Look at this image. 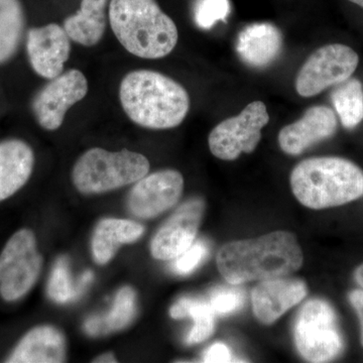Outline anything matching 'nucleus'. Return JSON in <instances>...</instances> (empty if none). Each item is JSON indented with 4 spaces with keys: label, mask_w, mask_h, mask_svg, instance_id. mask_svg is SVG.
<instances>
[{
    "label": "nucleus",
    "mask_w": 363,
    "mask_h": 363,
    "mask_svg": "<svg viewBox=\"0 0 363 363\" xmlns=\"http://www.w3.org/2000/svg\"><path fill=\"white\" fill-rule=\"evenodd\" d=\"M303 260L297 238L286 231H276L227 243L217 255V267L226 281L241 285L292 274L302 267Z\"/></svg>",
    "instance_id": "nucleus-1"
},
{
    "label": "nucleus",
    "mask_w": 363,
    "mask_h": 363,
    "mask_svg": "<svg viewBox=\"0 0 363 363\" xmlns=\"http://www.w3.org/2000/svg\"><path fill=\"white\" fill-rule=\"evenodd\" d=\"M119 99L133 123L150 130H169L183 123L190 109L187 90L173 79L150 70L126 74Z\"/></svg>",
    "instance_id": "nucleus-2"
},
{
    "label": "nucleus",
    "mask_w": 363,
    "mask_h": 363,
    "mask_svg": "<svg viewBox=\"0 0 363 363\" xmlns=\"http://www.w3.org/2000/svg\"><path fill=\"white\" fill-rule=\"evenodd\" d=\"M108 20L121 45L138 58H164L178 44L176 23L156 0H111Z\"/></svg>",
    "instance_id": "nucleus-3"
},
{
    "label": "nucleus",
    "mask_w": 363,
    "mask_h": 363,
    "mask_svg": "<svg viewBox=\"0 0 363 363\" xmlns=\"http://www.w3.org/2000/svg\"><path fill=\"white\" fill-rule=\"evenodd\" d=\"M291 186L298 201L306 207L340 206L363 196V172L341 157H313L293 169Z\"/></svg>",
    "instance_id": "nucleus-4"
},
{
    "label": "nucleus",
    "mask_w": 363,
    "mask_h": 363,
    "mask_svg": "<svg viewBox=\"0 0 363 363\" xmlns=\"http://www.w3.org/2000/svg\"><path fill=\"white\" fill-rule=\"evenodd\" d=\"M149 171V160L142 154L94 147L79 157L72 172V180L83 194H101L136 183Z\"/></svg>",
    "instance_id": "nucleus-5"
},
{
    "label": "nucleus",
    "mask_w": 363,
    "mask_h": 363,
    "mask_svg": "<svg viewBox=\"0 0 363 363\" xmlns=\"http://www.w3.org/2000/svg\"><path fill=\"white\" fill-rule=\"evenodd\" d=\"M296 345L310 362H326L337 357L343 341L336 323V315L328 303L311 300L298 315L295 327Z\"/></svg>",
    "instance_id": "nucleus-6"
},
{
    "label": "nucleus",
    "mask_w": 363,
    "mask_h": 363,
    "mask_svg": "<svg viewBox=\"0 0 363 363\" xmlns=\"http://www.w3.org/2000/svg\"><path fill=\"white\" fill-rule=\"evenodd\" d=\"M43 257L30 229H21L7 241L0 255V295L13 302L26 295L39 278Z\"/></svg>",
    "instance_id": "nucleus-7"
},
{
    "label": "nucleus",
    "mask_w": 363,
    "mask_h": 363,
    "mask_svg": "<svg viewBox=\"0 0 363 363\" xmlns=\"http://www.w3.org/2000/svg\"><path fill=\"white\" fill-rule=\"evenodd\" d=\"M266 104L253 101L238 116L219 123L210 133L208 143L212 154L223 161H234L240 154H250L262 140V130L269 123Z\"/></svg>",
    "instance_id": "nucleus-8"
},
{
    "label": "nucleus",
    "mask_w": 363,
    "mask_h": 363,
    "mask_svg": "<svg viewBox=\"0 0 363 363\" xmlns=\"http://www.w3.org/2000/svg\"><path fill=\"white\" fill-rule=\"evenodd\" d=\"M359 58L345 45L331 44L313 52L301 68L296 90L302 97L319 94L330 86L340 84L357 70Z\"/></svg>",
    "instance_id": "nucleus-9"
},
{
    "label": "nucleus",
    "mask_w": 363,
    "mask_h": 363,
    "mask_svg": "<svg viewBox=\"0 0 363 363\" xmlns=\"http://www.w3.org/2000/svg\"><path fill=\"white\" fill-rule=\"evenodd\" d=\"M88 93L84 74L77 69L51 79L33 97L32 111L38 123L45 130H57L63 124L67 111Z\"/></svg>",
    "instance_id": "nucleus-10"
},
{
    "label": "nucleus",
    "mask_w": 363,
    "mask_h": 363,
    "mask_svg": "<svg viewBox=\"0 0 363 363\" xmlns=\"http://www.w3.org/2000/svg\"><path fill=\"white\" fill-rule=\"evenodd\" d=\"M183 189L184 179L180 172H156L136 182L128 196V208L138 218H154L179 201Z\"/></svg>",
    "instance_id": "nucleus-11"
},
{
    "label": "nucleus",
    "mask_w": 363,
    "mask_h": 363,
    "mask_svg": "<svg viewBox=\"0 0 363 363\" xmlns=\"http://www.w3.org/2000/svg\"><path fill=\"white\" fill-rule=\"evenodd\" d=\"M70 40L63 26L57 23L30 28L26 33V49L35 74L49 80L61 75L70 57Z\"/></svg>",
    "instance_id": "nucleus-12"
},
{
    "label": "nucleus",
    "mask_w": 363,
    "mask_h": 363,
    "mask_svg": "<svg viewBox=\"0 0 363 363\" xmlns=\"http://www.w3.org/2000/svg\"><path fill=\"white\" fill-rule=\"evenodd\" d=\"M204 208V202L200 199L182 205L152 238V257L159 260L175 259L187 250L194 243Z\"/></svg>",
    "instance_id": "nucleus-13"
},
{
    "label": "nucleus",
    "mask_w": 363,
    "mask_h": 363,
    "mask_svg": "<svg viewBox=\"0 0 363 363\" xmlns=\"http://www.w3.org/2000/svg\"><path fill=\"white\" fill-rule=\"evenodd\" d=\"M337 118L332 109L313 106L302 118L279 131V147L286 154L298 156L315 143L331 138L337 130Z\"/></svg>",
    "instance_id": "nucleus-14"
},
{
    "label": "nucleus",
    "mask_w": 363,
    "mask_h": 363,
    "mask_svg": "<svg viewBox=\"0 0 363 363\" xmlns=\"http://www.w3.org/2000/svg\"><path fill=\"white\" fill-rule=\"evenodd\" d=\"M307 295V286L298 279H269L255 286L252 301L255 317L271 325Z\"/></svg>",
    "instance_id": "nucleus-15"
},
{
    "label": "nucleus",
    "mask_w": 363,
    "mask_h": 363,
    "mask_svg": "<svg viewBox=\"0 0 363 363\" xmlns=\"http://www.w3.org/2000/svg\"><path fill=\"white\" fill-rule=\"evenodd\" d=\"M65 359V337L58 329L45 325L28 332L6 362L60 363Z\"/></svg>",
    "instance_id": "nucleus-16"
},
{
    "label": "nucleus",
    "mask_w": 363,
    "mask_h": 363,
    "mask_svg": "<svg viewBox=\"0 0 363 363\" xmlns=\"http://www.w3.org/2000/svg\"><path fill=\"white\" fill-rule=\"evenodd\" d=\"M283 49V35L271 23L247 26L238 35L236 50L241 60L253 68H264L276 61Z\"/></svg>",
    "instance_id": "nucleus-17"
},
{
    "label": "nucleus",
    "mask_w": 363,
    "mask_h": 363,
    "mask_svg": "<svg viewBox=\"0 0 363 363\" xmlns=\"http://www.w3.org/2000/svg\"><path fill=\"white\" fill-rule=\"evenodd\" d=\"M35 155L21 140L0 143V202L9 199L26 185L32 176Z\"/></svg>",
    "instance_id": "nucleus-18"
},
{
    "label": "nucleus",
    "mask_w": 363,
    "mask_h": 363,
    "mask_svg": "<svg viewBox=\"0 0 363 363\" xmlns=\"http://www.w3.org/2000/svg\"><path fill=\"white\" fill-rule=\"evenodd\" d=\"M109 0H82L80 9L64 21V30L73 42L93 47L104 38Z\"/></svg>",
    "instance_id": "nucleus-19"
},
{
    "label": "nucleus",
    "mask_w": 363,
    "mask_h": 363,
    "mask_svg": "<svg viewBox=\"0 0 363 363\" xmlns=\"http://www.w3.org/2000/svg\"><path fill=\"white\" fill-rule=\"evenodd\" d=\"M145 233V227L125 219L107 218L98 223L92 238L93 257L98 264H106L125 243L135 242Z\"/></svg>",
    "instance_id": "nucleus-20"
},
{
    "label": "nucleus",
    "mask_w": 363,
    "mask_h": 363,
    "mask_svg": "<svg viewBox=\"0 0 363 363\" xmlns=\"http://www.w3.org/2000/svg\"><path fill=\"white\" fill-rule=\"evenodd\" d=\"M26 30V13L21 0H0V66L16 56Z\"/></svg>",
    "instance_id": "nucleus-21"
},
{
    "label": "nucleus",
    "mask_w": 363,
    "mask_h": 363,
    "mask_svg": "<svg viewBox=\"0 0 363 363\" xmlns=\"http://www.w3.org/2000/svg\"><path fill=\"white\" fill-rule=\"evenodd\" d=\"M135 314V292L130 286H124L116 294L111 312L105 316L89 318L84 328L91 336L111 333L128 326Z\"/></svg>",
    "instance_id": "nucleus-22"
},
{
    "label": "nucleus",
    "mask_w": 363,
    "mask_h": 363,
    "mask_svg": "<svg viewBox=\"0 0 363 363\" xmlns=\"http://www.w3.org/2000/svg\"><path fill=\"white\" fill-rule=\"evenodd\" d=\"M169 315L174 319L191 317L194 320V326L186 338L188 344L203 342L213 333L214 317L216 314L212 310L209 302L193 298H183L171 308Z\"/></svg>",
    "instance_id": "nucleus-23"
},
{
    "label": "nucleus",
    "mask_w": 363,
    "mask_h": 363,
    "mask_svg": "<svg viewBox=\"0 0 363 363\" xmlns=\"http://www.w3.org/2000/svg\"><path fill=\"white\" fill-rule=\"evenodd\" d=\"M332 102L344 128H354L363 121V86L357 79H347L332 93Z\"/></svg>",
    "instance_id": "nucleus-24"
},
{
    "label": "nucleus",
    "mask_w": 363,
    "mask_h": 363,
    "mask_svg": "<svg viewBox=\"0 0 363 363\" xmlns=\"http://www.w3.org/2000/svg\"><path fill=\"white\" fill-rule=\"evenodd\" d=\"M48 295L55 302L65 304L79 297L77 285H74L69 272L68 259L60 257L52 269L48 284Z\"/></svg>",
    "instance_id": "nucleus-25"
},
{
    "label": "nucleus",
    "mask_w": 363,
    "mask_h": 363,
    "mask_svg": "<svg viewBox=\"0 0 363 363\" xmlns=\"http://www.w3.org/2000/svg\"><path fill=\"white\" fill-rule=\"evenodd\" d=\"M229 13V0H197L194 9V20L200 28L209 30L213 28L217 21H225Z\"/></svg>",
    "instance_id": "nucleus-26"
},
{
    "label": "nucleus",
    "mask_w": 363,
    "mask_h": 363,
    "mask_svg": "<svg viewBox=\"0 0 363 363\" xmlns=\"http://www.w3.org/2000/svg\"><path fill=\"white\" fill-rule=\"evenodd\" d=\"M209 253V247L204 240L193 243L187 250L179 255L172 264V269L181 276L191 274L204 262Z\"/></svg>",
    "instance_id": "nucleus-27"
},
{
    "label": "nucleus",
    "mask_w": 363,
    "mask_h": 363,
    "mask_svg": "<svg viewBox=\"0 0 363 363\" xmlns=\"http://www.w3.org/2000/svg\"><path fill=\"white\" fill-rule=\"evenodd\" d=\"M245 303L243 293L236 289H217L211 294L209 304L215 314L227 315L240 310Z\"/></svg>",
    "instance_id": "nucleus-28"
},
{
    "label": "nucleus",
    "mask_w": 363,
    "mask_h": 363,
    "mask_svg": "<svg viewBox=\"0 0 363 363\" xmlns=\"http://www.w3.org/2000/svg\"><path fill=\"white\" fill-rule=\"evenodd\" d=\"M203 362L224 363L233 362V354L228 346L224 343H215L210 346L203 355Z\"/></svg>",
    "instance_id": "nucleus-29"
},
{
    "label": "nucleus",
    "mask_w": 363,
    "mask_h": 363,
    "mask_svg": "<svg viewBox=\"0 0 363 363\" xmlns=\"http://www.w3.org/2000/svg\"><path fill=\"white\" fill-rule=\"evenodd\" d=\"M350 302L357 310L360 322H362V343L363 345V292L362 291H353L350 295Z\"/></svg>",
    "instance_id": "nucleus-30"
},
{
    "label": "nucleus",
    "mask_w": 363,
    "mask_h": 363,
    "mask_svg": "<svg viewBox=\"0 0 363 363\" xmlns=\"http://www.w3.org/2000/svg\"><path fill=\"white\" fill-rule=\"evenodd\" d=\"M93 362H116V359L112 353H105V354L100 355V357L95 358V359L93 360Z\"/></svg>",
    "instance_id": "nucleus-31"
},
{
    "label": "nucleus",
    "mask_w": 363,
    "mask_h": 363,
    "mask_svg": "<svg viewBox=\"0 0 363 363\" xmlns=\"http://www.w3.org/2000/svg\"><path fill=\"white\" fill-rule=\"evenodd\" d=\"M355 279H357V283L363 288V264L358 267L357 272H355Z\"/></svg>",
    "instance_id": "nucleus-32"
},
{
    "label": "nucleus",
    "mask_w": 363,
    "mask_h": 363,
    "mask_svg": "<svg viewBox=\"0 0 363 363\" xmlns=\"http://www.w3.org/2000/svg\"><path fill=\"white\" fill-rule=\"evenodd\" d=\"M350 1L352 2V4H357V6H359L363 9V0H350Z\"/></svg>",
    "instance_id": "nucleus-33"
}]
</instances>
